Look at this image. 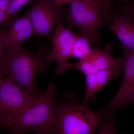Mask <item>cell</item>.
Returning <instances> with one entry per match:
<instances>
[{
    "instance_id": "cell-1",
    "label": "cell",
    "mask_w": 134,
    "mask_h": 134,
    "mask_svg": "<svg viewBox=\"0 0 134 134\" xmlns=\"http://www.w3.org/2000/svg\"><path fill=\"white\" fill-rule=\"evenodd\" d=\"M51 51L42 47L36 54L23 49L13 53L3 51V74L34 97L40 94L35 83V75H40L50 66Z\"/></svg>"
},
{
    "instance_id": "cell-2",
    "label": "cell",
    "mask_w": 134,
    "mask_h": 134,
    "mask_svg": "<svg viewBox=\"0 0 134 134\" xmlns=\"http://www.w3.org/2000/svg\"><path fill=\"white\" fill-rule=\"evenodd\" d=\"M55 86L49 83L46 90L21 114L7 117V130L14 134H24L29 130L52 133L58 102Z\"/></svg>"
},
{
    "instance_id": "cell-3",
    "label": "cell",
    "mask_w": 134,
    "mask_h": 134,
    "mask_svg": "<svg viewBox=\"0 0 134 134\" xmlns=\"http://www.w3.org/2000/svg\"><path fill=\"white\" fill-rule=\"evenodd\" d=\"M87 104L81 103L72 93L58 102L52 134H95L105 114L101 110L98 112L92 111Z\"/></svg>"
},
{
    "instance_id": "cell-4",
    "label": "cell",
    "mask_w": 134,
    "mask_h": 134,
    "mask_svg": "<svg viewBox=\"0 0 134 134\" xmlns=\"http://www.w3.org/2000/svg\"><path fill=\"white\" fill-rule=\"evenodd\" d=\"M70 4L64 22L68 23L71 27L80 29L82 36L90 43L95 44L98 43L97 31L101 24L104 13L101 0L75 2Z\"/></svg>"
},
{
    "instance_id": "cell-5",
    "label": "cell",
    "mask_w": 134,
    "mask_h": 134,
    "mask_svg": "<svg viewBox=\"0 0 134 134\" xmlns=\"http://www.w3.org/2000/svg\"><path fill=\"white\" fill-rule=\"evenodd\" d=\"M37 97L6 77L0 89V112L6 117L18 116L31 105Z\"/></svg>"
},
{
    "instance_id": "cell-6",
    "label": "cell",
    "mask_w": 134,
    "mask_h": 134,
    "mask_svg": "<svg viewBox=\"0 0 134 134\" xmlns=\"http://www.w3.org/2000/svg\"><path fill=\"white\" fill-rule=\"evenodd\" d=\"M55 1L39 0L28 11L35 33L39 36L48 35L54 25L60 21L67 10Z\"/></svg>"
},
{
    "instance_id": "cell-7",
    "label": "cell",
    "mask_w": 134,
    "mask_h": 134,
    "mask_svg": "<svg viewBox=\"0 0 134 134\" xmlns=\"http://www.w3.org/2000/svg\"><path fill=\"white\" fill-rule=\"evenodd\" d=\"M71 28L70 26L66 28L62 22H58L57 28L52 38V50L48 58L58 64L55 70L57 75L62 74L68 69L67 60L70 58L73 44L77 38L82 36L80 32H72Z\"/></svg>"
},
{
    "instance_id": "cell-8",
    "label": "cell",
    "mask_w": 134,
    "mask_h": 134,
    "mask_svg": "<svg viewBox=\"0 0 134 134\" xmlns=\"http://www.w3.org/2000/svg\"><path fill=\"white\" fill-rule=\"evenodd\" d=\"M122 47L125 51L124 77L115 96L105 107L102 108L105 111L115 113L119 109L134 104V51Z\"/></svg>"
},
{
    "instance_id": "cell-9",
    "label": "cell",
    "mask_w": 134,
    "mask_h": 134,
    "mask_svg": "<svg viewBox=\"0 0 134 134\" xmlns=\"http://www.w3.org/2000/svg\"><path fill=\"white\" fill-rule=\"evenodd\" d=\"M111 44H108L104 49L96 47L92 54L83 60L74 63H68V69L79 70L85 76L95 74L103 70L124 67V58H115L110 53L112 48Z\"/></svg>"
},
{
    "instance_id": "cell-10",
    "label": "cell",
    "mask_w": 134,
    "mask_h": 134,
    "mask_svg": "<svg viewBox=\"0 0 134 134\" xmlns=\"http://www.w3.org/2000/svg\"><path fill=\"white\" fill-rule=\"evenodd\" d=\"M113 23L108 29L116 35L122 47L134 51V7L132 4L121 6L111 15Z\"/></svg>"
},
{
    "instance_id": "cell-11",
    "label": "cell",
    "mask_w": 134,
    "mask_h": 134,
    "mask_svg": "<svg viewBox=\"0 0 134 134\" xmlns=\"http://www.w3.org/2000/svg\"><path fill=\"white\" fill-rule=\"evenodd\" d=\"M29 12L13 19L7 31L0 30V40L6 52L13 53L23 49L25 41L35 33Z\"/></svg>"
},
{
    "instance_id": "cell-12",
    "label": "cell",
    "mask_w": 134,
    "mask_h": 134,
    "mask_svg": "<svg viewBox=\"0 0 134 134\" xmlns=\"http://www.w3.org/2000/svg\"><path fill=\"white\" fill-rule=\"evenodd\" d=\"M124 68L120 67L108 69L86 76L85 93L83 103L87 104L95 96V93L104 87L110 79L119 77Z\"/></svg>"
},
{
    "instance_id": "cell-13",
    "label": "cell",
    "mask_w": 134,
    "mask_h": 134,
    "mask_svg": "<svg viewBox=\"0 0 134 134\" xmlns=\"http://www.w3.org/2000/svg\"><path fill=\"white\" fill-rule=\"evenodd\" d=\"M88 40L82 36L78 37L73 44L70 58L74 57L83 60L88 59L92 54L94 49L90 46Z\"/></svg>"
},
{
    "instance_id": "cell-14",
    "label": "cell",
    "mask_w": 134,
    "mask_h": 134,
    "mask_svg": "<svg viewBox=\"0 0 134 134\" xmlns=\"http://www.w3.org/2000/svg\"><path fill=\"white\" fill-rule=\"evenodd\" d=\"M105 116L103 124L98 132L94 134H120L115 129L114 122L115 113L104 111Z\"/></svg>"
},
{
    "instance_id": "cell-15",
    "label": "cell",
    "mask_w": 134,
    "mask_h": 134,
    "mask_svg": "<svg viewBox=\"0 0 134 134\" xmlns=\"http://www.w3.org/2000/svg\"><path fill=\"white\" fill-rule=\"evenodd\" d=\"M32 0H11L8 9L7 18L5 21L7 24H10L14 19L16 14L23 7L30 3Z\"/></svg>"
},
{
    "instance_id": "cell-16",
    "label": "cell",
    "mask_w": 134,
    "mask_h": 134,
    "mask_svg": "<svg viewBox=\"0 0 134 134\" xmlns=\"http://www.w3.org/2000/svg\"><path fill=\"white\" fill-rule=\"evenodd\" d=\"M11 0H0V25L5 21Z\"/></svg>"
},
{
    "instance_id": "cell-17",
    "label": "cell",
    "mask_w": 134,
    "mask_h": 134,
    "mask_svg": "<svg viewBox=\"0 0 134 134\" xmlns=\"http://www.w3.org/2000/svg\"><path fill=\"white\" fill-rule=\"evenodd\" d=\"M103 3L104 8V13L103 21L105 23H109L111 20L110 15V0H101Z\"/></svg>"
},
{
    "instance_id": "cell-18",
    "label": "cell",
    "mask_w": 134,
    "mask_h": 134,
    "mask_svg": "<svg viewBox=\"0 0 134 134\" xmlns=\"http://www.w3.org/2000/svg\"><path fill=\"white\" fill-rule=\"evenodd\" d=\"M7 117L5 115L0 112V129L7 130V127L6 124Z\"/></svg>"
},
{
    "instance_id": "cell-19",
    "label": "cell",
    "mask_w": 134,
    "mask_h": 134,
    "mask_svg": "<svg viewBox=\"0 0 134 134\" xmlns=\"http://www.w3.org/2000/svg\"><path fill=\"white\" fill-rule=\"evenodd\" d=\"M92 0H55V2L56 4L59 6H61L65 3H72L77 1H90Z\"/></svg>"
},
{
    "instance_id": "cell-20",
    "label": "cell",
    "mask_w": 134,
    "mask_h": 134,
    "mask_svg": "<svg viewBox=\"0 0 134 134\" xmlns=\"http://www.w3.org/2000/svg\"><path fill=\"white\" fill-rule=\"evenodd\" d=\"M3 45L1 40H0V71L3 72L2 63V54L3 52Z\"/></svg>"
},
{
    "instance_id": "cell-21",
    "label": "cell",
    "mask_w": 134,
    "mask_h": 134,
    "mask_svg": "<svg viewBox=\"0 0 134 134\" xmlns=\"http://www.w3.org/2000/svg\"><path fill=\"white\" fill-rule=\"evenodd\" d=\"M4 74L3 72L0 71V89L1 88L5 81V78H4Z\"/></svg>"
},
{
    "instance_id": "cell-22",
    "label": "cell",
    "mask_w": 134,
    "mask_h": 134,
    "mask_svg": "<svg viewBox=\"0 0 134 134\" xmlns=\"http://www.w3.org/2000/svg\"><path fill=\"white\" fill-rule=\"evenodd\" d=\"M34 134H50L45 132H36Z\"/></svg>"
},
{
    "instance_id": "cell-23",
    "label": "cell",
    "mask_w": 134,
    "mask_h": 134,
    "mask_svg": "<svg viewBox=\"0 0 134 134\" xmlns=\"http://www.w3.org/2000/svg\"><path fill=\"white\" fill-rule=\"evenodd\" d=\"M49 1H55V0H49Z\"/></svg>"
},
{
    "instance_id": "cell-24",
    "label": "cell",
    "mask_w": 134,
    "mask_h": 134,
    "mask_svg": "<svg viewBox=\"0 0 134 134\" xmlns=\"http://www.w3.org/2000/svg\"></svg>"
}]
</instances>
